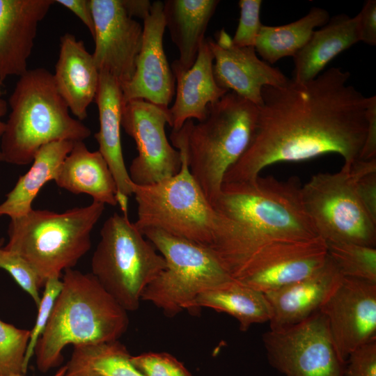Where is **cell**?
<instances>
[{
  "mask_svg": "<svg viewBox=\"0 0 376 376\" xmlns=\"http://www.w3.org/2000/svg\"><path fill=\"white\" fill-rule=\"evenodd\" d=\"M104 210V204L93 201L63 212L33 209L10 219L3 247L25 259L45 284L72 269L89 251L91 232Z\"/></svg>",
  "mask_w": 376,
  "mask_h": 376,
  "instance_id": "7",
  "label": "cell"
},
{
  "mask_svg": "<svg viewBox=\"0 0 376 376\" xmlns=\"http://www.w3.org/2000/svg\"><path fill=\"white\" fill-rule=\"evenodd\" d=\"M218 0H166L163 2L166 28L179 52L175 63L183 70L195 62Z\"/></svg>",
  "mask_w": 376,
  "mask_h": 376,
  "instance_id": "25",
  "label": "cell"
},
{
  "mask_svg": "<svg viewBox=\"0 0 376 376\" xmlns=\"http://www.w3.org/2000/svg\"><path fill=\"white\" fill-rule=\"evenodd\" d=\"M270 366L285 376H344L326 317L320 311L262 336Z\"/></svg>",
  "mask_w": 376,
  "mask_h": 376,
  "instance_id": "11",
  "label": "cell"
},
{
  "mask_svg": "<svg viewBox=\"0 0 376 376\" xmlns=\"http://www.w3.org/2000/svg\"><path fill=\"white\" fill-rule=\"evenodd\" d=\"M355 189L363 207L376 223V173L357 179Z\"/></svg>",
  "mask_w": 376,
  "mask_h": 376,
  "instance_id": "39",
  "label": "cell"
},
{
  "mask_svg": "<svg viewBox=\"0 0 376 376\" xmlns=\"http://www.w3.org/2000/svg\"><path fill=\"white\" fill-rule=\"evenodd\" d=\"M367 127L366 137L359 159H370L376 157V97H369L366 111Z\"/></svg>",
  "mask_w": 376,
  "mask_h": 376,
  "instance_id": "38",
  "label": "cell"
},
{
  "mask_svg": "<svg viewBox=\"0 0 376 376\" xmlns=\"http://www.w3.org/2000/svg\"><path fill=\"white\" fill-rule=\"evenodd\" d=\"M345 376H376V340L363 343L348 355Z\"/></svg>",
  "mask_w": 376,
  "mask_h": 376,
  "instance_id": "36",
  "label": "cell"
},
{
  "mask_svg": "<svg viewBox=\"0 0 376 376\" xmlns=\"http://www.w3.org/2000/svg\"><path fill=\"white\" fill-rule=\"evenodd\" d=\"M327 257V243L320 237L273 240L259 248L234 279L266 294L312 274Z\"/></svg>",
  "mask_w": 376,
  "mask_h": 376,
  "instance_id": "13",
  "label": "cell"
},
{
  "mask_svg": "<svg viewBox=\"0 0 376 376\" xmlns=\"http://www.w3.org/2000/svg\"><path fill=\"white\" fill-rule=\"evenodd\" d=\"M64 376H143L118 340L73 346Z\"/></svg>",
  "mask_w": 376,
  "mask_h": 376,
  "instance_id": "29",
  "label": "cell"
},
{
  "mask_svg": "<svg viewBox=\"0 0 376 376\" xmlns=\"http://www.w3.org/2000/svg\"><path fill=\"white\" fill-rule=\"evenodd\" d=\"M301 187L297 177L280 181L259 175L252 181L223 183L213 206L241 227V240L230 270L233 279L269 242L318 237L304 210Z\"/></svg>",
  "mask_w": 376,
  "mask_h": 376,
  "instance_id": "2",
  "label": "cell"
},
{
  "mask_svg": "<svg viewBox=\"0 0 376 376\" xmlns=\"http://www.w3.org/2000/svg\"><path fill=\"white\" fill-rule=\"evenodd\" d=\"M170 137L180 152V169L174 176L155 184L132 182L137 204L134 223L140 231L159 229L217 253L233 237L238 225L214 207L193 178L181 131L172 130Z\"/></svg>",
  "mask_w": 376,
  "mask_h": 376,
  "instance_id": "4",
  "label": "cell"
},
{
  "mask_svg": "<svg viewBox=\"0 0 376 376\" xmlns=\"http://www.w3.org/2000/svg\"><path fill=\"white\" fill-rule=\"evenodd\" d=\"M94 22L93 54L99 72L114 77L121 88L133 77L143 26L125 10L122 0H89Z\"/></svg>",
  "mask_w": 376,
  "mask_h": 376,
  "instance_id": "14",
  "label": "cell"
},
{
  "mask_svg": "<svg viewBox=\"0 0 376 376\" xmlns=\"http://www.w3.org/2000/svg\"><path fill=\"white\" fill-rule=\"evenodd\" d=\"M166 26L163 2L152 3L150 13L143 20L141 49L131 80L122 89L123 105L143 100L169 109L175 94V77L163 47Z\"/></svg>",
  "mask_w": 376,
  "mask_h": 376,
  "instance_id": "16",
  "label": "cell"
},
{
  "mask_svg": "<svg viewBox=\"0 0 376 376\" xmlns=\"http://www.w3.org/2000/svg\"><path fill=\"white\" fill-rule=\"evenodd\" d=\"M329 258L343 276L376 283V249L353 243H327Z\"/></svg>",
  "mask_w": 376,
  "mask_h": 376,
  "instance_id": "30",
  "label": "cell"
},
{
  "mask_svg": "<svg viewBox=\"0 0 376 376\" xmlns=\"http://www.w3.org/2000/svg\"><path fill=\"white\" fill-rule=\"evenodd\" d=\"M207 39L214 56L215 81L226 91L259 107L265 86H281L288 81L279 69L257 56L254 47L235 45L224 29L215 40Z\"/></svg>",
  "mask_w": 376,
  "mask_h": 376,
  "instance_id": "17",
  "label": "cell"
},
{
  "mask_svg": "<svg viewBox=\"0 0 376 376\" xmlns=\"http://www.w3.org/2000/svg\"><path fill=\"white\" fill-rule=\"evenodd\" d=\"M6 93V86L3 82L0 81V97Z\"/></svg>",
  "mask_w": 376,
  "mask_h": 376,
  "instance_id": "44",
  "label": "cell"
},
{
  "mask_svg": "<svg viewBox=\"0 0 376 376\" xmlns=\"http://www.w3.org/2000/svg\"><path fill=\"white\" fill-rule=\"evenodd\" d=\"M356 180L342 167L318 173L301 187L304 210L318 237L326 243H353L375 247L376 223L355 189Z\"/></svg>",
  "mask_w": 376,
  "mask_h": 376,
  "instance_id": "10",
  "label": "cell"
},
{
  "mask_svg": "<svg viewBox=\"0 0 376 376\" xmlns=\"http://www.w3.org/2000/svg\"><path fill=\"white\" fill-rule=\"evenodd\" d=\"M73 13L86 26L92 38L94 36V22L89 0H55Z\"/></svg>",
  "mask_w": 376,
  "mask_h": 376,
  "instance_id": "40",
  "label": "cell"
},
{
  "mask_svg": "<svg viewBox=\"0 0 376 376\" xmlns=\"http://www.w3.org/2000/svg\"><path fill=\"white\" fill-rule=\"evenodd\" d=\"M345 376V375H344Z\"/></svg>",
  "mask_w": 376,
  "mask_h": 376,
  "instance_id": "46",
  "label": "cell"
},
{
  "mask_svg": "<svg viewBox=\"0 0 376 376\" xmlns=\"http://www.w3.org/2000/svg\"><path fill=\"white\" fill-rule=\"evenodd\" d=\"M320 311L343 363L356 347L376 340V283L343 276Z\"/></svg>",
  "mask_w": 376,
  "mask_h": 376,
  "instance_id": "15",
  "label": "cell"
},
{
  "mask_svg": "<svg viewBox=\"0 0 376 376\" xmlns=\"http://www.w3.org/2000/svg\"><path fill=\"white\" fill-rule=\"evenodd\" d=\"M164 257L166 268L143 290L149 301L173 318L184 310L191 313L201 293L234 279L209 248L156 228L141 231Z\"/></svg>",
  "mask_w": 376,
  "mask_h": 376,
  "instance_id": "9",
  "label": "cell"
},
{
  "mask_svg": "<svg viewBox=\"0 0 376 376\" xmlns=\"http://www.w3.org/2000/svg\"><path fill=\"white\" fill-rule=\"evenodd\" d=\"M203 307L235 318L242 331L254 324L269 322L271 318L265 294L236 279L200 294L192 304L191 313H198Z\"/></svg>",
  "mask_w": 376,
  "mask_h": 376,
  "instance_id": "27",
  "label": "cell"
},
{
  "mask_svg": "<svg viewBox=\"0 0 376 376\" xmlns=\"http://www.w3.org/2000/svg\"><path fill=\"white\" fill-rule=\"evenodd\" d=\"M131 361L143 376H194L182 363L166 352L131 356Z\"/></svg>",
  "mask_w": 376,
  "mask_h": 376,
  "instance_id": "34",
  "label": "cell"
},
{
  "mask_svg": "<svg viewBox=\"0 0 376 376\" xmlns=\"http://www.w3.org/2000/svg\"><path fill=\"white\" fill-rule=\"evenodd\" d=\"M95 102L100 122L99 131L94 136L99 146L98 151L106 160L115 180L118 205L123 214H127L132 182L125 166L121 144L123 93L118 81L107 72H100Z\"/></svg>",
  "mask_w": 376,
  "mask_h": 376,
  "instance_id": "20",
  "label": "cell"
},
{
  "mask_svg": "<svg viewBox=\"0 0 376 376\" xmlns=\"http://www.w3.org/2000/svg\"><path fill=\"white\" fill-rule=\"evenodd\" d=\"M261 0H240L238 5L240 16L238 25L232 38L237 47H254L262 24L260 19Z\"/></svg>",
  "mask_w": 376,
  "mask_h": 376,
  "instance_id": "35",
  "label": "cell"
},
{
  "mask_svg": "<svg viewBox=\"0 0 376 376\" xmlns=\"http://www.w3.org/2000/svg\"><path fill=\"white\" fill-rule=\"evenodd\" d=\"M30 330L0 320V376L25 375L24 362Z\"/></svg>",
  "mask_w": 376,
  "mask_h": 376,
  "instance_id": "31",
  "label": "cell"
},
{
  "mask_svg": "<svg viewBox=\"0 0 376 376\" xmlns=\"http://www.w3.org/2000/svg\"><path fill=\"white\" fill-rule=\"evenodd\" d=\"M54 181L72 194H88L104 205H118L116 182L106 160L99 151L89 150L84 141L74 143Z\"/></svg>",
  "mask_w": 376,
  "mask_h": 376,
  "instance_id": "23",
  "label": "cell"
},
{
  "mask_svg": "<svg viewBox=\"0 0 376 376\" xmlns=\"http://www.w3.org/2000/svg\"><path fill=\"white\" fill-rule=\"evenodd\" d=\"M75 142L56 141L42 146L36 153L29 171L21 175L0 203V217L10 219L25 216L43 186L55 180Z\"/></svg>",
  "mask_w": 376,
  "mask_h": 376,
  "instance_id": "26",
  "label": "cell"
},
{
  "mask_svg": "<svg viewBox=\"0 0 376 376\" xmlns=\"http://www.w3.org/2000/svg\"><path fill=\"white\" fill-rule=\"evenodd\" d=\"M0 268L13 276L38 307L41 299L39 291L45 284L31 265L17 253L3 246L0 249Z\"/></svg>",
  "mask_w": 376,
  "mask_h": 376,
  "instance_id": "32",
  "label": "cell"
},
{
  "mask_svg": "<svg viewBox=\"0 0 376 376\" xmlns=\"http://www.w3.org/2000/svg\"><path fill=\"white\" fill-rule=\"evenodd\" d=\"M61 287L62 281L58 277L49 278L45 283L44 291L40 304L38 306V311L36 322L33 329L30 330V338L24 362L25 373H26L29 363L34 355L35 347L38 340L43 333L49 321L55 300L61 291Z\"/></svg>",
  "mask_w": 376,
  "mask_h": 376,
  "instance_id": "33",
  "label": "cell"
},
{
  "mask_svg": "<svg viewBox=\"0 0 376 376\" xmlns=\"http://www.w3.org/2000/svg\"><path fill=\"white\" fill-rule=\"evenodd\" d=\"M350 77L331 68L306 82L265 86L251 142L223 183L252 181L271 164L330 153L342 156L348 170L366 137L368 99Z\"/></svg>",
  "mask_w": 376,
  "mask_h": 376,
  "instance_id": "1",
  "label": "cell"
},
{
  "mask_svg": "<svg viewBox=\"0 0 376 376\" xmlns=\"http://www.w3.org/2000/svg\"><path fill=\"white\" fill-rule=\"evenodd\" d=\"M164 257L131 222L113 213L100 230L91 274L127 312L136 311L145 288L165 269Z\"/></svg>",
  "mask_w": 376,
  "mask_h": 376,
  "instance_id": "8",
  "label": "cell"
},
{
  "mask_svg": "<svg viewBox=\"0 0 376 376\" xmlns=\"http://www.w3.org/2000/svg\"><path fill=\"white\" fill-rule=\"evenodd\" d=\"M360 41L368 45H376V1H366L357 15Z\"/></svg>",
  "mask_w": 376,
  "mask_h": 376,
  "instance_id": "37",
  "label": "cell"
},
{
  "mask_svg": "<svg viewBox=\"0 0 376 376\" xmlns=\"http://www.w3.org/2000/svg\"><path fill=\"white\" fill-rule=\"evenodd\" d=\"M360 42L358 18L345 14L329 19L320 29L314 31L306 45L294 56L292 79L306 82L317 77L337 55Z\"/></svg>",
  "mask_w": 376,
  "mask_h": 376,
  "instance_id": "24",
  "label": "cell"
},
{
  "mask_svg": "<svg viewBox=\"0 0 376 376\" xmlns=\"http://www.w3.org/2000/svg\"><path fill=\"white\" fill-rule=\"evenodd\" d=\"M257 115L256 105L229 91L209 106L205 120L180 129L189 172L212 205L226 173L251 142Z\"/></svg>",
  "mask_w": 376,
  "mask_h": 376,
  "instance_id": "6",
  "label": "cell"
},
{
  "mask_svg": "<svg viewBox=\"0 0 376 376\" xmlns=\"http://www.w3.org/2000/svg\"><path fill=\"white\" fill-rule=\"evenodd\" d=\"M3 243H4V239L1 238L0 239V249L3 247Z\"/></svg>",
  "mask_w": 376,
  "mask_h": 376,
  "instance_id": "45",
  "label": "cell"
},
{
  "mask_svg": "<svg viewBox=\"0 0 376 376\" xmlns=\"http://www.w3.org/2000/svg\"><path fill=\"white\" fill-rule=\"evenodd\" d=\"M53 77L70 111L80 121L86 119L88 108L95 99L100 72L84 42L72 33H65L60 38Z\"/></svg>",
  "mask_w": 376,
  "mask_h": 376,
  "instance_id": "22",
  "label": "cell"
},
{
  "mask_svg": "<svg viewBox=\"0 0 376 376\" xmlns=\"http://www.w3.org/2000/svg\"><path fill=\"white\" fill-rule=\"evenodd\" d=\"M61 281L49 321L35 347L37 368L42 373L61 364L62 351L67 345L118 340L129 324L127 311L91 273L69 269Z\"/></svg>",
  "mask_w": 376,
  "mask_h": 376,
  "instance_id": "3",
  "label": "cell"
},
{
  "mask_svg": "<svg viewBox=\"0 0 376 376\" xmlns=\"http://www.w3.org/2000/svg\"><path fill=\"white\" fill-rule=\"evenodd\" d=\"M169 109L143 100L123 105L121 127L135 141L138 155L128 173L137 185L159 182L176 175L181 167V155L167 139L165 127H171Z\"/></svg>",
  "mask_w": 376,
  "mask_h": 376,
  "instance_id": "12",
  "label": "cell"
},
{
  "mask_svg": "<svg viewBox=\"0 0 376 376\" xmlns=\"http://www.w3.org/2000/svg\"><path fill=\"white\" fill-rule=\"evenodd\" d=\"M66 368L65 366L60 368L56 373L52 375V376H64L65 373ZM10 376H24V375H10Z\"/></svg>",
  "mask_w": 376,
  "mask_h": 376,
  "instance_id": "43",
  "label": "cell"
},
{
  "mask_svg": "<svg viewBox=\"0 0 376 376\" xmlns=\"http://www.w3.org/2000/svg\"><path fill=\"white\" fill-rule=\"evenodd\" d=\"M8 109V102L4 100L2 97H0V139L2 136L5 128H6V121L3 120V118L7 113ZM0 162H3L2 153L0 148Z\"/></svg>",
  "mask_w": 376,
  "mask_h": 376,
  "instance_id": "42",
  "label": "cell"
},
{
  "mask_svg": "<svg viewBox=\"0 0 376 376\" xmlns=\"http://www.w3.org/2000/svg\"><path fill=\"white\" fill-rule=\"evenodd\" d=\"M329 20L326 10L313 7L305 16L290 24H263L254 45L256 52L270 65L283 57H294L308 42L315 29Z\"/></svg>",
  "mask_w": 376,
  "mask_h": 376,
  "instance_id": "28",
  "label": "cell"
},
{
  "mask_svg": "<svg viewBox=\"0 0 376 376\" xmlns=\"http://www.w3.org/2000/svg\"><path fill=\"white\" fill-rule=\"evenodd\" d=\"M342 278L328 255L324 265L312 274L265 294L271 309L269 329L294 325L319 311Z\"/></svg>",
  "mask_w": 376,
  "mask_h": 376,
  "instance_id": "19",
  "label": "cell"
},
{
  "mask_svg": "<svg viewBox=\"0 0 376 376\" xmlns=\"http://www.w3.org/2000/svg\"><path fill=\"white\" fill-rule=\"evenodd\" d=\"M127 13L131 17H136L144 20L150 14L152 6L148 0H122Z\"/></svg>",
  "mask_w": 376,
  "mask_h": 376,
  "instance_id": "41",
  "label": "cell"
},
{
  "mask_svg": "<svg viewBox=\"0 0 376 376\" xmlns=\"http://www.w3.org/2000/svg\"><path fill=\"white\" fill-rule=\"evenodd\" d=\"M55 0H0V81L28 69L40 23Z\"/></svg>",
  "mask_w": 376,
  "mask_h": 376,
  "instance_id": "18",
  "label": "cell"
},
{
  "mask_svg": "<svg viewBox=\"0 0 376 376\" xmlns=\"http://www.w3.org/2000/svg\"><path fill=\"white\" fill-rule=\"evenodd\" d=\"M8 104L10 111L0 139L6 163L28 165L45 144L84 141L91 136L90 128L70 114L53 74L44 68L29 69L19 77Z\"/></svg>",
  "mask_w": 376,
  "mask_h": 376,
  "instance_id": "5",
  "label": "cell"
},
{
  "mask_svg": "<svg viewBox=\"0 0 376 376\" xmlns=\"http://www.w3.org/2000/svg\"><path fill=\"white\" fill-rule=\"evenodd\" d=\"M213 62V54L205 38L190 68L183 70L175 61L171 64L177 82L175 101L169 109L172 130H180L187 120H205L209 106L228 92L217 84Z\"/></svg>",
  "mask_w": 376,
  "mask_h": 376,
  "instance_id": "21",
  "label": "cell"
}]
</instances>
